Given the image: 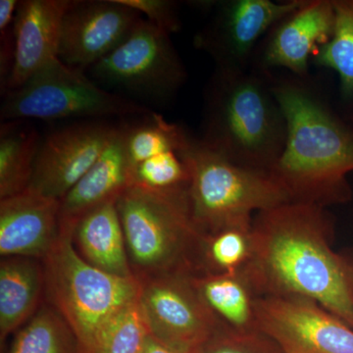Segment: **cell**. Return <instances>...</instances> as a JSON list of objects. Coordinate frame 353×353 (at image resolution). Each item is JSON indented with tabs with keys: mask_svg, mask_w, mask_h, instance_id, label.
I'll list each match as a JSON object with an SVG mask.
<instances>
[{
	"mask_svg": "<svg viewBox=\"0 0 353 353\" xmlns=\"http://www.w3.org/2000/svg\"><path fill=\"white\" fill-rule=\"evenodd\" d=\"M326 208L288 202L252 221V253L241 272L256 297L313 299L353 329V283L347 256L332 248Z\"/></svg>",
	"mask_w": 353,
	"mask_h": 353,
	"instance_id": "obj_1",
	"label": "cell"
},
{
	"mask_svg": "<svg viewBox=\"0 0 353 353\" xmlns=\"http://www.w3.org/2000/svg\"><path fill=\"white\" fill-rule=\"evenodd\" d=\"M272 90L284 111L288 136L271 176L290 202L326 208L350 201L352 128L303 83L272 80Z\"/></svg>",
	"mask_w": 353,
	"mask_h": 353,
	"instance_id": "obj_2",
	"label": "cell"
},
{
	"mask_svg": "<svg viewBox=\"0 0 353 353\" xmlns=\"http://www.w3.org/2000/svg\"><path fill=\"white\" fill-rule=\"evenodd\" d=\"M288 124L260 69L216 68L204 92V145L234 164L270 173L284 152Z\"/></svg>",
	"mask_w": 353,
	"mask_h": 353,
	"instance_id": "obj_3",
	"label": "cell"
},
{
	"mask_svg": "<svg viewBox=\"0 0 353 353\" xmlns=\"http://www.w3.org/2000/svg\"><path fill=\"white\" fill-rule=\"evenodd\" d=\"M130 262L148 274L201 271V234L189 188L153 190L129 185L116 201Z\"/></svg>",
	"mask_w": 353,
	"mask_h": 353,
	"instance_id": "obj_4",
	"label": "cell"
},
{
	"mask_svg": "<svg viewBox=\"0 0 353 353\" xmlns=\"http://www.w3.org/2000/svg\"><path fill=\"white\" fill-rule=\"evenodd\" d=\"M60 236L44 259V281L55 309L73 332L79 353H95L111 319L139 296L138 278H121L92 266L74 245L75 224L60 222Z\"/></svg>",
	"mask_w": 353,
	"mask_h": 353,
	"instance_id": "obj_5",
	"label": "cell"
},
{
	"mask_svg": "<svg viewBox=\"0 0 353 353\" xmlns=\"http://www.w3.org/2000/svg\"><path fill=\"white\" fill-rule=\"evenodd\" d=\"M178 152L189 169L190 214L201 236L252 225L254 213L290 202L270 173L234 164L190 134Z\"/></svg>",
	"mask_w": 353,
	"mask_h": 353,
	"instance_id": "obj_6",
	"label": "cell"
},
{
	"mask_svg": "<svg viewBox=\"0 0 353 353\" xmlns=\"http://www.w3.org/2000/svg\"><path fill=\"white\" fill-rule=\"evenodd\" d=\"M143 104L108 92L85 76L83 70L59 58L37 72L16 90L4 94L2 122L16 120H101L105 117L148 116Z\"/></svg>",
	"mask_w": 353,
	"mask_h": 353,
	"instance_id": "obj_7",
	"label": "cell"
},
{
	"mask_svg": "<svg viewBox=\"0 0 353 353\" xmlns=\"http://www.w3.org/2000/svg\"><path fill=\"white\" fill-rule=\"evenodd\" d=\"M87 71L97 82L152 103L168 101L187 78L170 34L143 18L117 48Z\"/></svg>",
	"mask_w": 353,
	"mask_h": 353,
	"instance_id": "obj_8",
	"label": "cell"
},
{
	"mask_svg": "<svg viewBox=\"0 0 353 353\" xmlns=\"http://www.w3.org/2000/svg\"><path fill=\"white\" fill-rule=\"evenodd\" d=\"M192 274H160L139 281V301L150 334L183 350L203 348L221 323L204 303Z\"/></svg>",
	"mask_w": 353,
	"mask_h": 353,
	"instance_id": "obj_9",
	"label": "cell"
},
{
	"mask_svg": "<svg viewBox=\"0 0 353 353\" xmlns=\"http://www.w3.org/2000/svg\"><path fill=\"white\" fill-rule=\"evenodd\" d=\"M304 0L199 1L210 19L194 38V46L214 60L216 68L248 69L256 46L272 28L296 10Z\"/></svg>",
	"mask_w": 353,
	"mask_h": 353,
	"instance_id": "obj_10",
	"label": "cell"
},
{
	"mask_svg": "<svg viewBox=\"0 0 353 353\" xmlns=\"http://www.w3.org/2000/svg\"><path fill=\"white\" fill-rule=\"evenodd\" d=\"M257 330L284 353H353V329L307 297L259 296Z\"/></svg>",
	"mask_w": 353,
	"mask_h": 353,
	"instance_id": "obj_11",
	"label": "cell"
},
{
	"mask_svg": "<svg viewBox=\"0 0 353 353\" xmlns=\"http://www.w3.org/2000/svg\"><path fill=\"white\" fill-rule=\"evenodd\" d=\"M116 127L90 120L50 132L41 141L28 189L61 201L101 157Z\"/></svg>",
	"mask_w": 353,
	"mask_h": 353,
	"instance_id": "obj_12",
	"label": "cell"
},
{
	"mask_svg": "<svg viewBox=\"0 0 353 353\" xmlns=\"http://www.w3.org/2000/svg\"><path fill=\"white\" fill-rule=\"evenodd\" d=\"M141 18L120 0H73L62 22L58 58L87 71L117 48Z\"/></svg>",
	"mask_w": 353,
	"mask_h": 353,
	"instance_id": "obj_13",
	"label": "cell"
},
{
	"mask_svg": "<svg viewBox=\"0 0 353 353\" xmlns=\"http://www.w3.org/2000/svg\"><path fill=\"white\" fill-rule=\"evenodd\" d=\"M334 26L333 0H304L267 34L259 69L285 68L303 78L308 74L309 60L328 43Z\"/></svg>",
	"mask_w": 353,
	"mask_h": 353,
	"instance_id": "obj_14",
	"label": "cell"
},
{
	"mask_svg": "<svg viewBox=\"0 0 353 353\" xmlns=\"http://www.w3.org/2000/svg\"><path fill=\"white\" fill-rule=\"evenodd\" d=\"M60 201L27 189L0 202L2 257L46 259L60 236Z\"/></svg>",
	"mask_w": 353,
	"mask_h": 353,
	"instance_id": "obj_15",
	"label": "cell"
},
{
	"mask_svg": "<svg viewBox=\"0 0 353 353\" xmlns=\"http://www.w3.org/2000/svg\"><path fill=\"white\" fill-rule=\"evenodd\" d=\"M73 0H24L16 10L15 57L1 94L24 85L37 72L58 58L65 13Z\"/></svg>",
	"mask_w": 353,
	"mask_h": 353,
	"instance_id": "obj_16",
	"label": "cell"
},
{
	"mask_svg": "<svg viewBox=\"0 0 353 353\" xmlns=\"http://www.w3.org/2000/svg\"><path fill=\"white\" fill-rule=\"evenodd\" d=\"M130 167L126 150V128L116 127L101 157L60 201V222L76 224L85 213L108 201H117L127 189Z\"/></svg>",
	"mask_w": 353,
	"mask_h": 353,
	"instance_id": "obj_17",
	"label": "cell"
},
{
	"mask_svg": "<svg viewBox=\"0 0 353 353\" xmlns=\"http://www.w3.org/2000/svg\"><path fill=\"white\" fill-rule=\"evenodd\" d=\"M79 253L92 266L121 278H137L132 272L116 201L85 213L74 227Z\"/></svg>",
	"mask_w": 353,
	"mask_h": 353,
	"instance_id": "obj_18",
	"label": "cell"
},
{
	"mask_svg": "<svg viewBox=\"0 0 353 353\" xmlns=\"http://www.w3.org/2000/svg\"><path fill=\"white\" fill-rule=\"evenodd\" d=\"M3 259L0 265L1 343L34 313L44 282V272L36 259Z\"/></svg>",
	"mask_w": 353,
	"mask_h": 353,
	"instance_id": "obj_19",
	"label": "cell"
},
{
	"mask_svg": "<svg viewBox=\"0 0 353 353\" xmlns=\"http://www.w3.org/2000/svg\"><path fill=\"white\" fill-rule=\"evenodd\" d=\"M204 303L221 324L240 332L257 331L254 292L241 274H192Z\"/></svg>",
	"mask_w": 353,
	"mask_h": 353,
	"instance_id": "obj_20",
	"label": "cell"
},
{
	"mask_svg": "<svg viewBox=\"0 0 353 353\" xmlns=\"http://www.w3.org/2000/svg\"><path fill=\"white\" fill-rule=\"evenodd\" d=\"M41 141L27 120L7 121L0 128V197L25 192L31 183Z\"/></svg>",
	"mask_w": 353,
	"mask_h": 353,
	"instance_id": "obj_21",
	"label": "cell"
},
{
	"mask_svg": "<svg viewBox=\"0 0 353 353\" xmlns=\"http://www.w3.org/2000/svg\"><path fill=\"white\" fill-rule=\"evenodd\" d=\"M252 253V224L220 230L201 236V271L236 275Z\"/></svg>",
	"mask_w": 353,
	"mask_h": 353,
	"instance_id": "obj_22",
	"label": "cell"
},
{
	"mask_svg": "<svg viewBox=\"0 0 353 353\" xmlns=\"http://www.w3.org/2000/svg\"><path fill=\"white\" fill-rule=\"evenodd\" d=\"M334 32L313 59L316 65L336 72L343 99H353V0H333Z\"/></svg>",
	"mask_w": 353,
	"mask_h": 353,
	"instance_id": "obj_23",
	"label": "cell"
},
{
	"mask_svg": "<svg viewBox=\"0 0 353 353\" xmlns=\"http://www.w3.org/2000/svg\"><path fill=\"white\" fill-rule=\"evenodd\" d=\"M125 128L130 170L158 154L180 152L189 137L183 128L154 112L146 116L143 122Z\"/></svg>",
	"mask_w": 353,
	"mask_h": 353,
	"instance_id": "obj_24",
	"label": "cell"
},
{
	"mask_svg": "<svg viewBox=\"0 0 353 353\" xmlns=\"http://www.w3.org/2000/svg\"><path fill=\"white\" fill-rule=\"evenodd\" d=\"M7 353H79L75 336L57 309L41 308Z\"/></svg>",
	"mask_w": 353,
	"mask_h": 353,
	"instance_id": "obj_25",
	"label": "cell"
},
{
	"mask_svg": "<svg viewBox=\"0 0 353 353\" xmlns=\"http://www.w3.org/2000/svg\"><path fill=\"white\" fill-rule=\"evenodd\" d=\"M150 334L138 299L120 310L104 327L95 353H143Z\"/></svg>",
	"mask_w": 353,
	"mask_h": 353,
	"instance_id": "obj_26",
	"label": "cell"
},
{
	"mask_svg": "<svg viewBox=\"0 0 353 353\" xmlns=\"http://www.w3.org/2000/svg\"><path fill=\"white\" fill-rule=\"evenodd\" d=\"M190 172L178 152L150 158L130 170L129 185L153 190L189 188Z\"/></svg>",
	"mask_w": 353,
	"mask_h": 353,
	"instance_id": "obj_27",
	"label": "cell"
},
{
	"mask_svg": "<svg viewBox=\"0 0 353 353\" xmlns=\"http://www.w3.org/2000/svg\"><path fill=\"white\" fill-rule=\"evenodd\" d=\"M202 353H284L277 343L259 331L240 332L221 324Z\"/></svg>",
	"mask_w": 353,
	"mask_h": 353,
	"instance_id": "obj_28",
	"label": "cell"
},
{
	"mask_svg": "<svg viewBox=\"0 0 353 353\" xmlns=\"http://www.w3.org/2000/svg\"><path fill=\"white\" fill-rule=\"evenodd\" d=\"M19 1L1 0L0 1V87L1 92L6 87L14 64L15 57L16 10Z\"/></svg>",
	"mask_w": 353,
	"mask_h": 353,
	"instance_id": "obj_29",
	"label": "cell"
},
{
	"mask_svg": "<svg viewBox=\"0 0 353 353\" xmlns=\"http://www.w3.org/2000/svg\"><path fill=\"white\" fill-rule=\"evenodd\" d=\"M125 6L145 15L146 20L159 29L172 34L180 31L178 4L169 0H120Z\"/></svg>",
	"mask_w": 353,
	"mask_h": 353,
	"instance_id": "obj_30",
	"label": "cell"
},
{
	"mask_svg": "<svg viewBox=\"0 0 353 353\" xmlns=\"http://www.w3.org/2000/svg\"><path fill=\"white\" fill-rule=\"evenodd\" d=\"M203 350V348H202ZM202 350H183L180 348L171 347L163 341L154 338L152 334L148 336L146 341L145 347L143 348V353H202Z\"/></svg>",
	"mask_w": 353,
	"mask_h": 353,
	"instance_id": "obj_31",
	"label": "cell"
},
{
	"mask_svg": "<svg viewBox=\"0 0 353 353\" xmlns=\"http://www.w3.org/2000/svg\"><path fill=\"white\" fill-rule=\"evenodd\" d=\"M347 259L348 265H350V274H352V279L353 283V255H345Z\"/></svg>",
	"mask_w": 353,
	"mask_h": 353,
	"instance_id": "obj_32",
	"label": "cell"
}]
</instances>
